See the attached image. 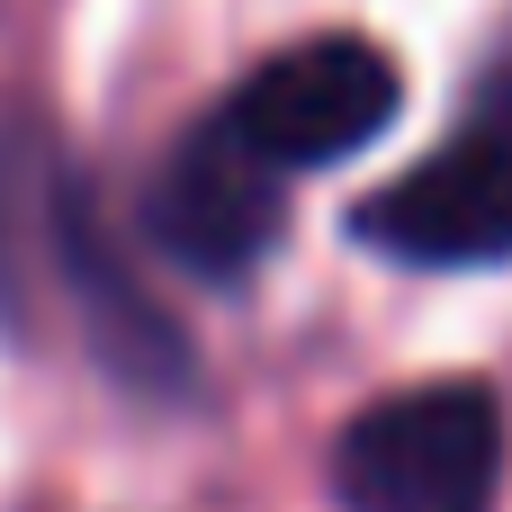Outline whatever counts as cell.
I'll use <instances>...</instances> for the list:
<instances>
[{
    "instance_id": "cell-1",
    "label": "cell",
    "mask_w": 512,
    "mask_h": 512,
    "mask_svg": "<svg viewBox=\"0 0 512 512\" xmlns=\"http://www.w3.org/2000/svg\"><path fill=\"white\" fill-rule=\"evenodd\" d=\"M333 486L351 512H495V495H504V396L477 378L378 396L333 441Z\"/></svg>"
},
{
    "instance_id": "cell-2",
    "label": "cell",
    "mask_w": 512,
    "mask_h": 512,
    "mask_svg": "<svg viewBox=\"0 0 512 512\" xmlns=\"http://www.w3.org/2000/svg\"><path fill=\"white\" fill-rule=\"evenodd\" d=\"M351 234L405 270H495L512 261V72H495L450 144L360 198Z\"/></svg>"
},
{
    "instance_id": "cell-4",
    "label": "cell",
    "mask_w": 512,
    "mask_h": 512,
    "mask_svg": "<svg viewBox=\"0 0 512 512\" xmlns=\"http://www.w3.org/2000/svg\"><path fill=\"white\" fill-rule=\"evenodd\" d=\"M396 99H405L396 63L369 36H306L234 81L225 126L279 171H324V162H351L369 135H387Z\"/></svg>"
},
{
    "instance_id": "cell-5",
    "label": "cell",
    "mask_w": 512,
    "mask_h": 512,
    "mask_svg": "<svg viewBox=\"0 0 512 512\" xmlns=\"http://www.w3.org/2000/svg\"><path fill=\"white\" fill-rule=\"evenodd\" d=\"M54 288L81 306L90 351H99V369L117 387H135V396H189L198 387L189 333L135 288V270L108 243V216H99V198H90L81 171H63V189H54Z\"/></svg>"
},
{
    "instance_id": "cell-6",
    "label": "cell",
    "mask_w": 512,
    "mask_h": 512,
    "mask_svg": "<svg viewBox=\"0 0 512 512\" xmlns=\"http://www.w3.org/2000/svg\"><path fill=\"white\" fill-rule=\"evenodd\" d=\"M54 189L63 162L27 117H0V324H18L36 270L54 279Z\"/></svg>"
},
{
    "instance_id": "cell-3",
    "label": "cell",
    "mask_w": 512,
    "mask_h": 512,
    "mask_svg": "<svg viewBox=\"0 0 512 512\" xmlns=\"http://www.w3.org/2000/svg\"><path fill=\"white\" fill-rule=\"evenodd\" d=\"M279 225H288V171L261 162L225 126V108L207 126H189L162 153V171L144 180V243L171 252L207 288H243L279 252Z\"/></svg>"
}]
</instances>
